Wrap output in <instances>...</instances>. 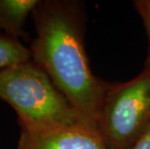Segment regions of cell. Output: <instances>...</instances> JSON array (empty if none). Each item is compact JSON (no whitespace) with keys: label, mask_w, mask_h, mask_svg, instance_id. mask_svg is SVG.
Instances as JSON below:
<instances>
[{"label":"cell","mask_w":150,"mask_h":149,"mask_svg":"<svg viewBox=\"0 0 150 149\" xmlns=\"http://www.w3.org/2000/svg\"><path fill=\"white\" fill-rule=\"evenodd\" d=\"M129 149H150V124L131 145Z\"/></svg>","instance_id":"obj_8"},{"label":"cell","mask_w":150,"mask_h":149,"mask_svg":"<svg viewBox=\"0 0 150 149\" xmlns=\"http://www.w3.org/2000/svg\"><path fill=\"white\" fill-rule=\"evenodd\" d=\"M133 5L144 25L148 40V55L146 60L150 61V0H135Z\"/></svg>","instance_id":"obj_7"},{"label":"cell","mask_w":150,"mask_h":149,"mask_svg":"<svg viewBox=\"0 0 150 149\" xmlns=\"http://www.w3.org/2000/svg\"><path fill=\"white\" fill-rule=\"evenodd\" d=\"M31 60L84 120L97 126L108 82L91 71L85 52L86 11L78 0H39L32 13Z\"/></svg>","instance_id":"obj_1"},{"label":"cell","mask_w":150,"mask_h":149,"mask_svg":"<svg viewBox=\"0 0 150 149\" xmlns=\"http://www.w3.org/2000/svg\"><path fill=\"white\" fill-rule=\"evenodd\" d=\"M18 149H112L98 127L82 123L21 131Z\"/></svg>","instance_id":"obj_4"},{"label":"cell","mask_w":150,"mask_h":149,"mask_svg":"<svg viewBox=\"0 0 150 149\" xmlns=\"http://www.w3.org/2000/svg\"><path fill=\"white\" fill-rule=\"evenodd\" d=\"M31 60V52L20 40L0 35V72L13 65Z\"/></svg>","instance_id":"obj_6"},{"label":"cell","mask_w":150,"mask_h":149,"mask_svg":"<svg viewBox=\"0 0 150 149\" xmlns=\"http://www.w3.org/2000/svg\"><path fill=\"white\" fill-rule=\"evenodd\" d=\"M150 124V61L125 82H108L99 127L112 149H129Z\"/></svg>","instance_id":"obj_3"},{"label":"cell","mask_w":150,"mask_h":149,"mask_svg":"<svg viewBox=\"0 0 150 149\" xmlns=\"http://www.w3.org/2000/svg\"><path fill=\"white\" fill-rule=\"evenodd\" d=\"M39 0H0V28L5 35L20 40L27 38L24 24Z\"/></svg>","instance_id":"obj_5"},{"label":"cell","mask_w":150,"mask_h":149,"mask_svg":"<svg viewBox=\"0 0 150 149\" xmlns=\"http://www.w3.org/2000/svg\"><path fill=\"white\" fill-rule=\"evenodd\" d=\"M0 99L15 109L21 131L89 123L32 60L0 72Z\"/></svg>","instance_id":"obj_2"}]
</instances>
